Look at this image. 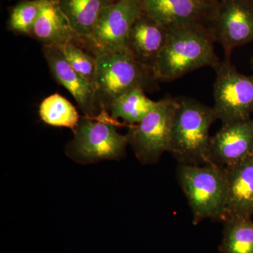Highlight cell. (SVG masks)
<instances>
[{
    "label": "cell",
    "instance_id": "cell-1",
    "mask_svg": "<svg viewBox=\"0 0 253 253\" xmlns=\"http://www.w3.org/2000/svg\"><path fill=\"white\" fill-rule=\"evenodd\" d=\"M168 29L166 45L155 64L156 81H172L204 67L214 69L220 60L207 26L189 25Z\"/></svg>",
    "mask_w": 253,
    "mask_h": 253
},
{
    "label": "cell",
    "instance_id": "cell-2",
    "mask_svg": "<svg viewBox=\"0 0 253 253\" xmlns=\"http://www.w3.org/2000/svg\"><path fill=\"white\" fill-rule=\"evenodd\" d=\"M169 153L179 164L208 163L210 128L217 119L213 107L186 96L176 97Z\"/></svg>",
    "mask_w": 253,
    "mask_h": 253
},
{
    "label": "cell",
    "instance_id": "cell-3",
    "mask_svg": "<svg viewBox=\"0 0 253 253\" xmlns=\"http://www.w3.org/2000/svg\"><path fill=\"white\" fill-rule=\"evenodd\" d=\"M177 176L194 225L207 219L224 220L227 194L224 168L211 163L179 164Z\"/></svg>",
    "mask_w": 253,
    "mask_h": 253
},
{
    "label": "cell",
    "instance_id": "cell-4",
    "mask_svg": "<svg viewBox=\"0 0 253 253\" xmlns=\"http://www.w3.org/2000/svg\"><path fill=\"white\" fill-rule=\"evenodd\" d=\"M142 12L141 0H117L103 11L91 34L76 42L96 59L128 51L129 32Z\"/></svg>",
    "mask_w": 253,
    "mask_h": 253
},
{
    "label": "cell",
    "instance_id": "cell-5",
    "mask_svg": "<svg viewBox=\"0 0 253 253\" xmlns=\"http://www.w3.org/2000/svg\"><path fill=\"white\" fill-rule=\"evenodd\" d=\"M156 81L138 64L129 51L96 59L94 86L101 107L109 110L118 96L134 87L151 88Z\"/></svg>",
    "mask_w": 253,
    "mask_h": 253
},
{
    "label": "cell",
    "instance_id": "cell-6",
    "mask_svg": "<svg viewBox=\"0 0 253 253\" xmlns=\"http://www.w3.org/2000/svg\"><path fill=\"white\" fill-rule=\"evenodd\" d=\"M106 118L104 113L98 119H81L68 146L71 158L78 162L91 163L123 157L129 144L127 135L119 134L113 123Z\"/></svg>",
    "mask_w": 253,
    "mask_h": 253
},
{
    "label": "cell",
    "instance_id": "cell-7",
    "mask_svg": "<svg viewBox=\"0 0 253 253\" xmlns=\"http://www.w3.org/2000/svg\"><path fill=\"white\" fill-rule=\"evenodd\" d=\"M176 98L166 96L126 135L136 158L142 164L157 163L165 152H169Z\"/></svg>",
    "mask_w": 253,
    "mask_h": 253
},
{
    "label": "cell",
    "instance_id": "cell-8",
    "mask_svg": "<svg viewBox=\"0 0 253 253\" xmlns=\"http://www.w3.org/2000/svg\"><path fill=\"white\" fill-rule=\"evenodd\" d=\"M214 112L222 125L251 118L253 113V75L239 72L231 60L220 61L214 68Z\"/></svg>",
    "mask_w": 253,
    "mask_h": 253
},
{
    "label": "cell",
    "instance_id": "cell-9",
    "mask_svg": "<svg viewBox=\"0 0 253 253\" xmlns=\"http://www.w3.org/2000/svg\"><path fill=\"white\" fill-rule=\"evenodd\" d=\"M208 27L231 60L236 48L253 42V0H219Z\"/></svg>",
    "mask_w": 253,
    "mask_h": 253
},
{
    "label": "cell",
    "instance_id": "cell-10",
    "mask_svg": "<svg viewBox=\"0 0 253 253\" xmlns=\"http://www.w3.org/2000/svg\"><path fill=\"white\" fill-rule=\"evenodd\" d=\"M218 1L141 0L143 11L167 28L195 24L208 26L215 12Z\"/></svg>",
    "mask_w": 253,
    "mask_h": 253
},
{
    "label": "cell",
    "instance_id": "cell-11",
    "mask_svg": "<svg viewBox=\"0 0 253 253\" xmlns=\"http://www.w3.org/2000/svg\"><path fill=\"white\" fill-rule=\"evenodd\" d=\"M42 52L55 79L72 94L86 117L99 118L106 113L94 84L73 69L61 47L42 46Z\"/></svg>",
    "mask_w": 253,
    "mask_h": 253
},
{
    "label": "cell",
    "instance_id": "cell-12",
    "mask_svg": "<svg viewBox=\"0 0 253 253\" xmlns=\"http://www.w3.org/2000/svg\"><path fill=\"white\" fill-rule=\"evenodd\" d=\"M253 156V119L222 125L211 136L208 163L229 167Z\"/></svg>",
    "mask_w": 253,
    "mask_h": 253
},
{
    "label": "cell",
    "instance_id": "cell-13",
    "mask_svg": "<svg viewBox=\"0 0 253 253\" xmlns=\"http://www.w3.org/2000/svg\"><path fill=\"white\" fill-rule=\"evenodd\" d=\"M168 36V29L143 11L134 21L127 41V50L144 71L153 74L158 56Z\"/></svg>",
    "mask_w": 253,
    "mask_h": 253
},
{
    "label": "cell",
    "instance_id": "cell-14",
    "mask_svg": "<svg viewBox=\"0 0 253 253\" xmlns=\"http://www.w3.org/2000/svg\"><path fill=\"white\" fill-rule=\"evenodd\" d=\"M31 36L42 46H62L79 38L60 7L58 0H41L39 16Z\"/></svg>",
    "mask_w": 253,
    "mask_h": 253
},
{
    "label": "cell",
    "instance_id": "cell-15",
    "mask_svg": "<svg viewBox=\"0 0 253 253\" xmlns=\"http://www.w3.org/2000/svg\"><path fill=\"white\" fill-rule=\"evenodd\" d=\"M224 169L227 189L225 218L232 215L253 217V156Z\"/></svg>",
    "mask_w": 253,
    "mask_h": 253
},
{
    "label": "cell",
    "instance_id": "cell-16",
    "mask_svg": "<svg viewBox=\"0 0 253 253\" xmlns=\"http://www.w3.org/2000/svg\"><path fill=\"white\" fill-rule=\"evenodd\" d=\"M116 1L117 0H58L79 41L91 34L100 15Z\"/></svg>",
    "mask_w": 253,
    "mask_h": 253
},
{
    "label": "cell",
    "instance_id": "cell-17",
    "mask_svg": "<svg viewBox=\"0 0 253 253\" xmlns=\"http://www.w3.org/2000/svg\"><path fill=\"white\" fill-rule=\"evenodd\" d=\"M144 90L141 86H137L118 96L109 109L111 118H121L129 124L141 122L158 102L147 97Z\"/></svg>",
    "mask_w": 253,
    "mask_h": 253
},
{
    "label": "cell",
    "instance_id": "cell-18",
    "mask_svg": "<svg viewBox=\"0 0 253 253\" xmlns=\"http://www.w3.org/2000/svg\"><path fill=\"white\" fill-rule=\"evenodd\" d=\"M224 221L220 251L223 253H253L252 216H228Z\"/></svg>",
    "mask_w": 253,
    "mask_h": 253
},
{
    "label": "cell",
    "instance_id": "cell-19",
    "mask_svg": "<svg viewBox=\"0 0 253 253\" xmlns=\"http://www.w3.org/2000/svg\"><path fill=\"white\" fill-rule=\"evenodd\" d=\"M39 114L46 124L66 126L73 131L81 121L76 107L59 94H51L43 100L40 106Z\"/></svg>",
    "mask_w": 253,
    "mask_h": 253
},
{
    "label": "cell",
    "instance_id": "cell-20",
    "mask_svg": "<svg viewBox=\"0 0 253 253\" xmlns=\"http://www.w3.org/2000/svg\"><path fill=\"white\" fill-rule=\"evenodd\" d=\"M41 10V0H23L10 13L8 26L11 31L20 35L31 36Z\"/></svg>",
    "mask_w": 253,
    "mask_h": 253
},
{
    "label": "cell",
    "instance_id": "cell-21",
    "mask_svg": "<svg viewBox=\"0 0 253 253\" xmlns=\"http://www.w3.org/2000/svg\"><path fill=\"white\" fill-rule=\"evenodd\" d=\"M61 48L73 69L94 84L96 71V58L82 47L76 42H71Z\"/></svg>",
    "mask_w": 253,
    "mask_h": 253
},
{
    "label": "cell",
    "instance_id": "cell-22",
    "mask_svg": "<svg viewBox=\"0 0 253 253\" xmlns=\"http://www.w3.org/2000/svg\"><path fill=\"white\" fill-rule=\"evenodd\" d=\"M199 1H212V2H214V1H219V0H199Z\"/></svg>",
    "mask_w": 253,
    "mask_h": 253
},
{
    "label": "cell",
    "instance_id": "cell-23",
    "mask_svg": "<svg viewBox=\"0 0 253 253\" xmlns=\"http://www.w3.org/2000/svg\"><path fill=\"white\" fill-rule=\"evenodd\" d=\"M251 66H252V69L253 71V55L252 56V59H251Z\"/></svg>",
    "mask_w": 253,
    "mask_h": 253
}]
</instances>
